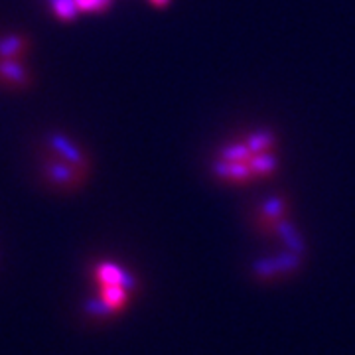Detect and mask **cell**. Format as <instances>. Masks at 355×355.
I'll return each instance as SVG.
<instances>
[{"mask_svg":"<svg viewBox=\"0 0 355 355\" xmlns=\"http://www.w3.org/2000/svg\"><path fill=\"white\" fill-rule=\"evenodd\" d=\"M34 85L32 69L20 60H0V87L8 91H28Z\"/></svg>","mask_w":355,"mask_h":355,"instance_id":"cell-3","label":"cell"},{"mask_svg":"<svg viewBox=\"0 0 355 355\" xmlns=\"http://www.w3.org/2000/svg\"><path fill=\"white\" fill-rule=\"evenodd\" d=\"M254 275L259 277H272V275H279V268H277V263L275 261H259L254 265Z\"/></svg>","mask_w":355,"mask_h":355,"instance_id":"cell-9","label":"cell"},{"mask_svg":"<svg viewBox=\"0 0 355 355\" xmlns=\"http://www.w3.org/2000/svg\"><path fill=\"white\" fill-rule=\"evenodd\" d=\"M150 2H153L156 8H164V6L168 4V2H170V0H150Z\"/></svg>","mask_w":355,"mask_h":355,"instance_id":"cell-10","label":"cell"},{"mask_svg":"<svg viewBox=\"0 0 355 355\" xmlns=\"http://www.w3.org/2000/svg\"><path fill=\"white\" fill-rule=\"evenodd\" d=\"M40 148L48 150V153L58 156V158H62L67 164L83 170L85 174H89V170H91V158L85 153V148L77 140L71 139L67 132H62V130L46 132L42 137V140H40Z\"/></svg>","mask_w":355,"mask_h":355,"instance_id":"cell-2","label":"cell"},{"mask_svg":"<svg viewBox=\"0 0 355 355\" xmlns=\"http://www.w3.org/2000/svg\"><path fill=\"white\" fill-rule=\"evenodd\" d=\"M101 300L105 304L109 306L111 310H119L127 304L128 300V291L125 286H101Z\"/></svg>","mask_w":355,"mask_h":355,"instance_id":"cell-7","label":"cell"},{"mask_svg":"<svg viewBox=\"0 0 355 355\" xmlns=\"http://www.w3.org/2000/svg\"><path fill=\"white\" fill-rule=\"evenodd\" d=\"M284 202L282 200H270V202L266 203L265 209H263V216L266 217V219H279L280 214H284Z\"/></svg>","mask_w":355,"mask_h":355,"instance_id":"cell-8","label":"cell"},{"mask_svg":"<svg viewBox=\"0 0 355 355\" xmlns=\"http://www.w3.org/2000/svg\"><path fill=\"white\" fill-rule=\"evenodd\" d=\"M95 277L101 286H125L128 292L135 288V279L114 263H101L95 268Z\"/></svg>","mask_w":355,"mask_h":355,"instance_id":"cell-5","label":"cell"},{"mask_svg":"<svg viewBox=\"0 0 355 355\" xmlns=\"http://www.w3.org/2000/svg\"><path fill=\"white\" fill-rule=\"evenodd\" d=\"M32 51V38L24 32H10L0 36V60L24 62Z\"/></svg>","mask_w":355,"mask_h":355,"instance_id":"cell-4","label":"cell"},{"mask_svg":"<svg viewBox=\"0 0 355 355\" xmlns=\"http://www.w3.org/2000/svg\"><path fill=\"white\" fill-rule=\"evenodd\" d=\"M38 170L42 180L58 191H73L81 188L87 180V174L83 170L67 164L44 148L38 150Z\"/></svg>","mask_w":355,"mask_h":355,"instance_id":"cell-1","label":"cell"},{"mask_svg":"<svg viewBox=\"0 0 355 355\" xmlns=\"http://www.w3.org/2000/svg\"><path fill=\"white\" fill-rule=\"evenodd\" d=\"M279 166V160L275 153H259L254 154L253 160H251V168H253L254 178H266L270 176Z\"/></svg>","mask_w":355,"mask_h":355,"instance_id":"cell-6","label":"cell"}]
</instances>
